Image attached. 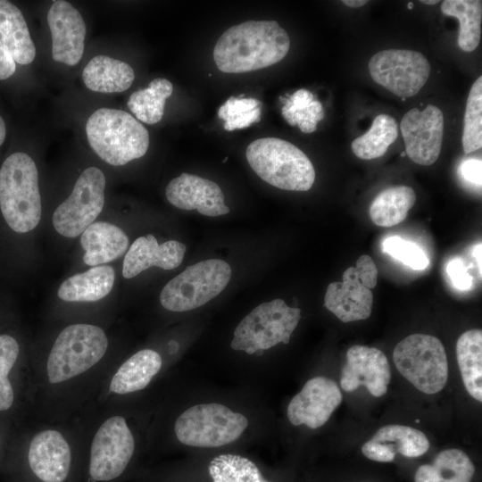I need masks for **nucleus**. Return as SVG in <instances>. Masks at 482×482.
Wrapping results in <instances>:
<instances>
[{"mask_svg":"<svg viewBox=\"0 0 482 482\" xmlns=\"http://www.w3.org/2000/svg\"><path fill=\"white\" fill-rule=\"evenodd\" d=\"M122 357L112 335L96 321L69 320L51 332L29 369V400L37 421L79 416Z\"/></svg>","mask_w":482,"mask_h":482,"instance_id":"obj_1","label":"nucleus"},{"mask_svg":"<svg viewBox=\"0 0 482 482\" xmlns=\"http://www.w3.org/2000/svg\"><path fill=\"white\" fill-rule=\"evenodd\" d=\"M248 389L187 388L155 400L150 444L200 451L262 443L264 402Z\"/></svg>","mask_w":482,"mask_h":482,"instance_id":"obj_2","label":"nucleus"},{"mask_svg":"<svg viewBox=\"0 0 482 482\" xmlns=\"http://www.w3.org/2000/svg\"><path fill=\"white\" fill-rule=\"evenodd\" d=\"M155 399L88 405L76 418L87 452V482L119 478L150 443Z\"/></svg>","mask_w":482,"mask_h":482,"instance_id":"obj_3","label":"nucleus"},{"mask_svg":"<svg viewBox=\"0 0 482 482\" xmlns=\"http://www.w3.org/2000/svg\"><path fill=\"white\" fill-rule=\"evenodd\" d=\"M289 47V36L276 21H248L228 29L212 54L220 71L242 73L280 62Z\"/></svg>","mask_w":482,"mask_h":482,"instance_id":"obj_4","label":"nucleus"},{"mask_svg":"<svg viewBox=\"0 0 482 482\" xmlns=\"http://www.w3.org/2000/svg\"><path fill=\"white\" fill-rule=\"evenodd\" d=\"M0 211L14 233L34 231L42 220L39 174L26 153L10 154L0 168Z\"/></svg>","mask_w":482,"mask_h":482,"instance_id":"obj_5","label":"nucleus"},{"mask_svg":"<svg viewBox=\"0 0 482 482\" xmlns=\"http://www.w3.org/2000/svg\"><path fill=\"white\" fill-rule=\"evenodd\" d=\"M87 141L96 155L112 166H123L144 156L149 146L147 129L125 111L100 108L87 119Z\"/></svg>","mask_w":482,"mask_h":482,"instance_id":"obj_6","label":"nucleus"},{"mask_svg":"<svg viewBox=\"0 0 482 482\" xmlns=\"http://www.w3.org/2000/svg\"><path fill=\"white\" fill-rule=\"evenodd\" d=\"M253 170L265 182L283 190L307 191L315 180L307 155L288 141L263 137L251 142L245 151Z\"/></svg>","mask_w":482,"mask_h":482,"instance_id":"obj_7","label":"nucleus"},{"mask_svg":"<svg viewBox=\"0 0 482 482\" xmlns=\"http://www.w3.org/2000/svg\"><path fill=\"white\" fill-rule=\"evenodd\" d=\"M300 320L301 310L283 299L262 303L235 328L230 348L249 357H262L278 344L287 345Z\"/></svg>","mask_w":482,"mask_h":482,"instance_id":"obj_8","label":"nucleus"},{"mask_svg":"<svg viewBox=\"0 0 482 482\" xmlns=\"http://www.w3.org/2000/svg\"><path fill=\"white\" fill-rule=\"evenodd\" d=\"M169 367L170 362L155 348L138 349L118 362L89 405L145 399L147 392L170 370Z\"/></svg>","mask_w":482,"mask_h":482,"instance_id":"obj_9","label":"nucleus"},{"mask_svg":"<svg viewBox=\"0 0 482 482\" xmlns=\"http://www.w3.org/2000/svg\"><path fill=\"white\" fill-rule=\"evenodd\" d=\"M232 275L229 264L220 259H210L188 266L170 279L159 296L163 309L185 312L207 303L220 295Z\"/></svg>","mask_w":482,"mask_h":482,"instance_id":"obj_10","label":"nucleus"},{"mask_svg":"<svg viewBox=\"0 0 482 482\" xmlns=\"http://www.w3.org/2000/svg\"><path fill=\"white\" fill-rule=\"evenodd\" d=\"M397 370L419 391L440 392L448 379V362L442 342L431 335L411 334L395 347Z\"/></svg>","mask_w":482,"mask_h":482,"instance_id":"obj_11","label":"nucleus"},{"mask_svg":"<svg viewBox=\"0 0 482 482\" xmlns=\"http://www.w3.org/2000/svg\"><path fill=\"white\" fill-rule=\"evenodd\" d=\"M106 179L96 167L86 168L78 177L70 195L54 210L51 223L62 238H79L102 213L105 203Z\"/></svg>","mask_w":482,"mask_h":482,"instance_id":"obj_12","label":"nucleus"},{"mask_svg":"<svg viewBox=\"0 0 482 482\" xmlns=\"http://www.w3.org/2000/svg\"><path fill=\"white\" fill-rule=\"evenodd\" d=\"M369 71L375 82L405 99L423 87L430 74V65L421 53L388 49L371 57Z\"/></svg>","mask_w":482,"mask_h":482,"instance_id":"obj_13","label":"nucleus"},{"mask_svg":"<svg viewBox=\"0 0 482 482\" xmlns=\"http://www.w3.org/2000/svg\"><path fill=\"white\" fill-rule=\"evenodd\" d=\"M343 401L337 384L325 376L308 379L287 406V420L311 429L324 426Z\"/></svg>","mask_w":482,"mask_h":482,"instance_id":"obj_14","label":"nucleus"},{"mask_svg":"<svg viewBox=\"0 0 482 482\" xmlns=\"http://www.w3.org/2000/svg\"><path fill=\"white\" fill-rule=\"evenodd\" d=\"M400 129L405 154L412 162L428 166L438 159L444 136V115L437 106L428 104L424 110H410L403 115Z\"/></svg>","mask_w":482,"mask_h":482,"instance_id":"obj_15","label":"nucleus"},{"mask_svg":"<svg viewBox=\"0 0 482 482\" xmlns=\"http://www.w3.org/2000/svg\"><path fill=\"white\" fill-rule=\"evenodd\" d=\"M391 380V369L382 351L366 345H353L346 353V363L341 370L340 385L345 392L361 386L375 397L384 395Z\"/></svg>","mask_w":482,"mask_h":482,"instance_id":"obj_16","label":"nucleus"},{"mask_svg":"<svg viewBox=\"0 0 482 482\" xmlns=\"http://www.w3.org/2000/svg\"><path fill=\"white\" fill-rule=\"evenodd\" d=\"M36 46L21 11L9 1L0 0V80L10 78L21 65L31 63Z\"/></svg>","mask_w":482,"mask_h":482,"instance_id":"obj_17","label":"nucleus"},{"mask_svg":"<svg viewBox=\"0 0 482 482\" xmlns=\"http://www.w3.org/2000/svg\"><path fill=\"white\" fill-rule=\"evenodd\" d=\"M46 19L52 36V58L75 66L82 58L86 37L80 12L69 2L58 0L52 4Z\"/></svg>","mask_w":482,"mask_h":482,"instance_id":"obj_18","label":"nucleus"},{"mask_svg":"<svg viewBox=\"0 0 482 482\" xmlns=\"http://www.w3.org/2000/svg\"><path fill=\"white\" fill-rule=\"evenodd\" d=\"M165 195L173 206L185 211L196 210L204 216L215 217L229 212L218 184L196 175L182 173L171 179L166 187Z\"/></svg>","mask_w":482,"mask_h":482,"instance_id":"obj_19","label":"nucleus"},{"mask_svg":"<svg viewBox=\"0 0 482 482\" xmlns=\"http://www.w3.org/2000/svg\"><path fill=\"white\" fill-rule=\"evenodd\" d=\"M186 249V245L177 240L160 244L153 234L138 237L123 256L122 276L130 279L151 267L176 269L181 264Z\"/></svg>","mask_w":482,"mask_h":482,"instance_id":"obj_20","label":"nucleus"},{"mask_svg":"<svg viewBox=\"0 0 482 482\" xmlns=\"http://www.w3.org/2000/svg\"><path fill=\"white\" fill-rule=\"evenodd\" d=\"M115 281L116 271L111 264L90 267L65 278L56 297L65 306L96 305L110 296Z\"/></svg>","mask_w":482,"mask_h":482,"instance_id":"obj_21","label":"nucleus"},{"mask_svg":"<svg viewBox=\"0 0 482 482\" xmlns=\"http://www.w3.org/2000/svg\"><path fill=\"white\" fill-rule=\"evenodd\" d=\"M342 279V282L328 285L324 298L325 307L343 322L368 319L372 310L371 290L361 283L354 267L346 269Z\"/></svg>","mask_w":482,"mask_h":482,"instance_id":"obj_22","label":"nucleus"},{"mask_svg":"<svg viewBox=\"0 0 482 482\" xmlns=\"http://www.w3.org/2000/svg\"><path fill=\"white\" fill-rule=\"evenodd\" d=\"M82 262L87 268L110 264L129 247L127 233L111 220H96L79 237Z\"/></svg>","mask_w":482,"mask_h":482,"instance_id":"obj_23","label":"nucleus"},{"mask_svg":"<svg viewBox=\"0 0 482 482\" xmlns=\"http://www.w3.org/2000/svg\"><path fill=\"white\" fill-rule=\"evenodd\" d=\"M82 79L86 87L100 93H120L132 85L135 73L125 62L107 55H96L85 66Z\"/></svg>","mask_w":482,"mask_h":482,"instance_id":"obj_24","label":"nucleus"},{"mask_svg":"<svg viewBox=\"0 0 482 482\" xmlns=\"http://www.w3.org/2000/svg\"><path fill=\"white\" fill-rule=\"evenodd\" d=\"M475 467L470 457L460 449L440 452L431 464L418 468L415 482H471Z\"/></svg>","mask_w":482,"mask_h":482,"instance_id":"obj_25","label":"nucleus"},{"mask_svg":"<svg viewBox=\"0 0 482 482\" xmlns=\"http://www.w3.org/2000/svg\"><path fill=\"white\" fill-rule=\"evenodd\" d=\"M456 358L463 385L475 400L482 402V331L462 333L456 343Z\"/></svg>","mask_w":482,"mask_h":482,"instance_id":"obj_26","label":"nucleus"},{"mask_svg":"<svg viewBox=\"0 0 482 482\" xmlns=\"http://www.w3.org/2000/svg\"><path fill=\"white\" fill-rule=\"evenodd\" d=\"M219 452L207 465L212 482H270L248 456L231 450Z\"/></svg>","mask_w":482,"mask_h":482,"instance_id":"obj_27","label":"nucleus"},{"mask_svg":"<svg viewBox=\"0 0 482 482\" xmlns=\"http://www.w3.org/2000/svg\"><path fill=\"white\" fill-rule=\"evenodd\" d=\"M415 201V192L411 187H388L372 201L370 207V219L379 227L395 226L406 219Z\"/></svg>","mask_w":482,"mask_h":482,"instance_id":"obj_28","label":"nucleus"},{"mask_svg":"<svg viewBox=\"0 0 482 482\" xmlns=\"http://www.w3.org/2000/svg\"><path fill=\"white\" fill-rule=\"evenodd\" d=\"M442 12L460 22L458 45L465 52L474 51L480 42L482 2L479 0H445Z\"/></svg>","mask_w":482,"mask_h":482,"instance_id":"obj_29","label":"nucleus"},{"mask_svg":"<svg viewBox=\"0 0 482 482\" xmlns=\"http://www.w3.org/2000/svg\"><path fill=\"white\" fill-rule=\"evenodd\" d=\"M172 91L170 81L157 78L152 80L146 88L133 92L127 105L139 120L150 125L155 124L162 120L165 101Z\"/></svg>","mask_w":482,"mask_h":482,"instance_id":"obj_30","label":"nucleus"},{"mask_svg":"<svg viewBox=\"0 0 482 482\" xmlns=\"http://www.w3.org/2000/svg\"><path fill=\"white\" fill-rule=\"evenodd\" d=\"M397 137L398 124L395 118L380 114L374 119L369 131L352 142L351 148L357 157L371 160L384 155Z\"/></svg>","mask_w":482,"mask_h":482,"instance_id":"obj_31","label":"nucleus"},{"mask_svg":"<svg viewBox=\"0 0 482 482\" xmlns=\"http://www.w3.org/2000/svg\"><path fill=\"white\" fill-rule=\"evenodd\" d=\"M283 102L282 115L291 125H297L303 133H312L317 129L318 121L324 116L321 104L307 89H299L288 98L280 97Z\"/></svg>","mask_w":482,"mask_h":482,"instance_id":"obj_32","label":"nucleus"},{"mask_svg":"<svg viewBox=\"0 0 482 482\" xmlns=\"http://www.w3.org/2000/svg\"><path fill=\"white\" fill-rule=\"evenodd\" d=\"M371 440L391 445L395 453L410 458L423 455L430 446L429 441L423 432L409 426L397 424L380 428Z\"/></svg>","mask_w":482,"mask_h":482,"instance_id":"obj_33","label":"nucleus"},{"mask_svg":"<svg viewBox=\"0 0 482 482\" xmlns=\"http://www.w3.org/2000/svg\"><path fill=\"white\" fill-rule=\"evenodd\" d=\"M19 340L11 334H0V413L8 412L14 406L17 392L12 374L18 366L21 356Z\"/></svg>","mask_w":482,"mask_h":482,"instance_id":"obj_34","label":"nucleus"},{"mask_svg":"<svg viewBox=\"0 0 482 482\" xmlns=\"http://www.w3.org/2000/svg\"><path fill=\"white\" fill-rule=\"evenodd\" d=\"M462 146L466 154H471L482 146V77L473 83L467 99Z\"/></svg>","mask_w":482,"mask_h":482,"instance_id":"obj_35","label":"nucleus"},{"mask_svg":"<svg viewBox=\"0 0 482 482\" xmlns=\"http://www.w3.org/2000/svg\"><path fill=\"white\" fill-rule=\"evenodd\" d=\"M262 102L253 97H229L218 111L225 121L224 129L233 131L245 129L261 120Z\"/></svg>","mask_w":482,"mask_h":482,"instance_id":"obj_36","label":"nucleus"},{"mask_svg":"<svg viewBox=\"0 0 482 482\" xmlns=\"http://www.w3.org/2000/svg\"><path fill=\"white\" fill-rule=\"evenodd\" d=\"M382 249L384 253L412 270H425L429 265V260L422 248L398 236L386 238Z\"/></svg>","mask_w":482,"mask_h":482,"instance_id":"obj_37","label":"nucleus"},{"mask_svg":"<svg viewBox=\"0 0 482 482\" xmlns=\"http://www.w3.org/2000/svg\"><path fill=\"white\" fill-rule=\"evenodd\" d=\"M446 272L455 288L461 291L471 288L473 279L461 258L451 259L446 265Z\"/></svg>","mask_w":482,"mask_h":482,"instance_id":"obj_38","label":"nucleus"},{"mask_svg":"<svg viewBox=\"0 0 482 482\" xmlns=\"http://www.w3.org/2000/svg\"><path fill=\"white\" fill-rule=\"evenodd\" d=\"M355 273L361 283L371 289L378 283V268L371 257L362 254L359 257L354 267Z\"/></svg>","mask_w":482,"mask_h":482,"instance_id":"obj_39","label":"nucleus"},{"mask_svg":"<svg viewBox=\"0 0 482 482\" xmlns=\"http://www.w3.org/2000/svg\"><path fill=\"white\" fill-rule=\"evenodd\" d=\"M362 453L366 458L379 462L393 461L396 453L391 445L375 442L371 439L363 444Z\"/></svg>","mask_w":482,"mask_h":482,"instance_id":"obj_40","label":"nucleus"},{"mask_svg":"<svg viewBox=\"0 0 482 482\" xmlns=\"http://www.w3.org/2000/svg\"><path fill=\"white\" fill-rule=\"evenodd\" d=\"M459 171L466 182L474 185L478 188L481 187L482 162L480 159L470 158L464 160L459 167Z\"/></svg>","mask_w":482,"mask_h":482,"instance_id":"obj_41","label":"nucleus"},{"mask_svg":"<svg viewBox=\"0 0 482 482\" xmlns=\"http://www.w3.org/2000/svg\"><path fill=\"white\" fill-rule=\"evenodd\" d=\"M481 246H482L481 243H478V245H476L474 246L473 251H472V255H473V257L475 258V260H476V262L478 263L480 276L482 275V269H481V250H482V247Z\"/></svg>","mask_w":482,"mask_h":482,"instance_id":"obj_42","label":"nucleus"},{"mask_svg":"<svg viewBox=\"0 0 482 482\" xmlns=\"http://www.w3.org/2000/svg\"><path fill=\"white\" fill-rule=\"evenodd\" d=\"M344 4L352 8H358L363 6L368 3L366 0H344L342 1Z\"/></svg>","mask_w":482,"mask_h":482,"instance_id":"obj_43","label":"nucleus"},{"mask_svg":"<svg viewBox=\"0 0 482 482\" xmlns=\"http://www.w3.org/2000/svg\"><path fill=\"white\" fill-rule=\"evenodd\" d=\"M6 129L5 124L3 118L0 116V145L4 143L5 139Z\"/></svg>","mask_w":482,"mask_h":482,"instance_id":"obj_44","label":"nucleus"},{"mask_svg":"<svg viewBox=\"0 0 482 482\" xmlns=\"http://www.w3.org/2000/svg\"><path fill=\"white\" fill-rule=\"evenodd\" d=\"M420 2L425 4H436L439 3L438 0H422Z\"/></svg>","mask_w":482,"mask_h":482,"instance_id":"obj_45","label":"nucleus"},{"mask_svg":"<svg viewBox=\"0 0 482 482\" xmlns=\"http://www.w3.org/2000/svg\"><path fill=\"white\" fill-rule=\"evenodd\" d=\"M407 7H408V9H412V8H413V4L410 2V3L407 4Z\"/></svg>","mask_w":482,"mask_h":482,"instance_id":"obj_46","label":"nucleus"},{"mask_svg":"<svg viewBox=\"0 0 482 482\" xmlns=\"http://www.w3.org/2000/svg\"><path fill=\"white\" fill-rule=\"evenodd\" d=\"M401 155H402V156H404V155H405V152H403V153L401 154Z\"/></svg>","mask_w":482,"mask_h":482,"instance_id":"obj_47","label":"nucleus"}]
</instances>
